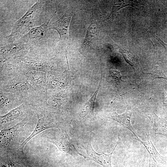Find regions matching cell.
Instances as JSON below:
<instances>
[{
    "mask_svg": "<svg viewBox=\"0 0 167 167\" xmlns=\"http://www.w3.org/2000/svg\"><path fill=\"white\" fill-rule=\"evenodd\" d=\"M49 141L56 145L60 151L67 153L74 157L82 156L83 155L76 150L65 129H59L48 137Z\"/></svg>",
    "mask_w": 167,
    "mask_h": 167,
    "instance_id": "obj_3",
    "label": "cell"
},
{
    "mask_svg": "<svg viewBox=\"0 0 167 167\" xmlns=\"http://www.w3.org/2000/svg\"><path fill=\"white\" fill-rule=\"evenodd\" d=\"M152 36H153L156 39L158 40L160 43L163 45L167 52V44L164 42L157 35L154 34L152 32L150 33Z\"/></svg>",
    "mask_w": 167,
    "mask_h": 167,
    "instance_id": "obj_26",
    "label": "cell"
},
{
    "mask_svg": "<svg viewBox=\"0 0 167 167\" xmlns=\"http://www.w3.org/2000/svg\"><path fill=\"white\" fill-rule=\"evenodd\" d=\"M138 0H115L114 1L112 11L107 18V20H109L113 18L118 11L125 7L131 6H138L144 5L143 2Z\"/></svg>",
    "mask_w": 167,
    "mask_h": 167,
    "instance_id": "obj_19",
    "label": "cell"
},
{
    "mask_svg": "<svg viewBox=\"0 0 167 167\" xmlns=\"http://www.w3.org/2000/svg\"><path fill=\"white\" fill-rule=\"evenodd\" d=\"M72 16L71 13L66 12L60 19L48 27L49 29L55 30L58 32L60 41L66 55L68 48L69 28Z\"/></svg>",
    "mask_w": 167,
    "mask_h": 167,
    "instance_id": "obj_5",
    "label": "cell"
},
{
    "mask_svg": "<svg viewBox=\"0 0 167 167\" xmlns=\"http://www.w3.org/2000/svg\"><path fill=\"white\" fill-rule=\"evenodd\" d=\"M118 141L112 152L109 154H106L104 153L99 154L95 152L93 149L91 144V139L84 147L86 152V154L84 155V158H87L97 163L103 167H112L111 159L112 155L117 146L119 143L121 139L118 138Z\"/></svg>",
    "mask_w": 167,
    "mask_h": 167,
    "instance_id": "obj_8",
    "label": "cell"
},
{
    "mask_svg": "<svg viewBox=\"0 0 167 167\" xmlns=\"http://www.w3.org/2000/svg\"><path fill=\"white\" fill-rule=\"evenodd\" d=\"M22 73L32 87L39 94L45 92L47 72L22 67Z\"/></svg>",
    "mask_w": 167,
    "mask_h": 167,
    "instance_id": "obj_6",
    "label": "cell"
},
{
    "mask_svg": "<svg viewBox=\"0 0 167 167\" xmlns=\"http://www.w3.org/2000/svg\"><path fill=\"white\" fill-rule=\"evenodd\" d=\"M162 101L164 107L167 111V93L163 88H162Z\"/></svg>",
    "mask_w": 167,
    "mask_h": 167,
    "instance_id": "obj_24",
    "label": "cell"
},
{
    "mask_svg": "<svg viewBox=\"0 0 167 167\" xmlns=\"http://www.w3.org/2000/svg\"><path fill=\"white\" fill-rule=\"evenodd\" d=\"M21 74H23L22 67L0 57V82L9 80Z\"/></svg>",
    "mask_w": 167,
    "mask_h": 167,
    "instance_id": "obj_11",
    "label": "cell"
},
{
    "mask_svg": "<svg viewBox=\"0 0 167 167\" xmlns=\"http://www.w3.org/2000/svg\"><path fill=\"white\" fill-rule=\"evenodd\" d=\"M151 74L153 79L158 78H163L167 80V76L164 74L161 68L158 66H153L150 73Z\"/></svg>",
    "mask_w": 167,
    "mask_h": 167,
    "instance_id": "obj_22",
    "label": "cell"
},
{
    "mask_svg": "<svg viewBox=\"0 0 167 167\" xmlns=\"http://www.w3.org/2000/svg\"><path fill=\"white\" fill-rule=\"evenodd\" d=\"M0 113L5 114L25 102L20 96L14 94L0 92Z\"/></svg>",
    "mask_w": 167,
    "mask_h": 167,
    "instance_id": "obj_10",
    "label": "cell"
},
{
    "mask_svg": "<svg viewBox=\"0 0 167 167\" xmlns=\"http://www.w3.org/2000/svg\"><path fill=\"white\" fill-rule=\"evenodd\" d=\"M113 43L118 48V51L122 54L125 61L133 68L135 65V61L131 53L121 46L114 42Z\"/></svg>",
    "mask_w": 167,
    "mask_h": 167,
    "instance_id": "obj_21",
    "label": "cell"
},
{
    "mask_svg": "<svg viewBox=\"0 0 167 167\" xmlns=\"http://www.w3.org/2000/svg\"><path fill=\"white\" fill-rule=\"evenodd\" d=\"M157 162L154 158L150 155L148 167H156Z\"/></svg>",
    "mask_w": 167,
    "mask_h": 167,
    "instance_id": "obj_25",
    "label": "cell"
},
{
    "mask_svg": "<svg viewBox=\"0 0 167 167\" xmlns=\"http://www.w3.org/2000/svg\"><path fill=\"white\" fill-rule=\"evenodd\" d=\"M41 2H38L29 8L26 13L15 23L11 34L8 36L11 40L21 32L26 24L33 18L35 14L41 6Z\"/></svg>",
    "mask_w": 167,
    "mask_h": 167,
    "instance_id": "obj_12",
    "label": "cell"
},
{
    "mask_svg": "<svg viewBox=\"0 0 167 167\" xmlns=\"http://www.w3.org/2000/svg\"><path fill=\"white\" fill-rule=\"evenodd\" d=\"M49 20L40 26L34 27L30 29L22 38V41H37L45 38L49 29L48 25Z\"/></svg>",
    "mask_w": 167,
    "mask_h": 167,
    "instance_id": "obj_16",
    "label": "cell"
},
{
    "mask_svg": "<svg viewBox=\"0 0 167 167\" xmlns=\"http://www.w3.org/2000/svg\"><path fill=\"white\" fill-rule=\"evenodd\" d=\"M70 82L68 73L52 71L47 72L46 88L47 90H61L66 87Z\"/></svg>",
    "mask_w": 167,
    "mask_h": 167,
    "instance_id": "obj_9",
    "label": "cell"
},
{
    "mask_svg": "<svg viewBox=\"0 0 167 167\" xmlns=\"http://www.w3.org/2000/svg\"><path fill=\"white\" fill-rule=\"evenodd\" d=\"M152 115L154 118L152 129L153 133L167 137V121L164 118L158 116L154 111Z\"/></svg>",
    "mask_w": 167,
    "mask_h": 167,
    "instance_id": "obj_18",
    "label": "cell"
},
{
    "mask_svg": "<svg viewBox=\"0 0 167 167\" xmlns=\"http://www.w3.org/2000/svg\"><path fill=\"white\" fill-rule=\"evenodd\" d=\"M29 115L13 127L9 129H3L0 132V146L4 147L6 146L16 134L18 129L23 126L31 117Z\"/></svg>",
    "mask_w": 167,
    "mask_h": 167,
    "instance_id": "obj_15",
    "label": "cell"
},
{
    "mask_svg": "<svg viewBox=\"0 0 167 167\" xmlns=\"http://www.w3.org/2000/svg\"><path fill=\"white\" fill-rule=\"evenodd\" d=\"M109 72L111 77L113 79L118 81H122L121 75L118 71L111 70H109Z\"/></svg>",
    "mask_w": 167,
    "mask_h": 167,
    "instance_id": "obj_23",
    "label": "cell"
},
{
    "mask_svg": "<svg viewBox=\"0 0 167 167\" xmlns=\"http://www.w3.org/2000/svg\"><path fill=\"white\" fill-rule=\"evenodd\" d=\"M132 114V112L127 109L124 113L120 114L117 113L115 111L112 112L108 114L107 117L125 126L133 134L135 137H137L139 135L131 123V118Z\"/></svg>",
    "mask_w": 167,
    "mask_h": 167,
    "instance_id": "obj_14",
    "label": "cell"
},
{
    "mask_svg": "<svg viewBox=\"0 0 167 167\" xmlns=\"http://www.w3.org/2000/svg\"><path fill=\"white\" fill-rule=\"evenodd\" d=\"M35 111L37 116L36 125L32 134L21 144L22 149L30 140L44 130L54 127L60 129L62 119L57 113L35 107Z\"/></svg>",
    "mask_w": 167,
    "mask_h": 167,
    "instance_id": "obj_2",
    "label": "cell"
},
{
    "mask_svg": "<svg viewBox=\"0 0 167 167\" xmlns=\"http://www.w3.org/2000/svg\"><path fill=\"white\" fill-rule=\"evenodd\" d=\"M101 79H101L97 88L92 96L82 107L79 113V115L80 117H84L88 114H93L95 100L101 85Z\"/></svg>",
    "mask_w": 167,
    "mask_h": 167,
    "instance_id": "obj_20",
    "label": "cell"
},
{
    "mask_svg": "<svg viewBox=\"0 0 167 167\" xmlns=\"http://www.w3.org/2000/svg\"><path fill=\"white\" fill-rule=\"evenodd\" d=\"M100 26L92 17L89 26L80 49V52L85 54L88 50L94 48L99 41Z\"/></svg>",
    "mask_w": 167,
    "mask_h": 167,
    "instance_id": "obj_7",
    "label": "cell"
},
{
    "mask_svg": "<svg viewBox=\"0 0 167 167\" xmlns=\"http://www.w3.org/2000/svg\"><path fill=\"white\" fill-rule=\"evenodd\" d=\"M21 43L8 45L1 48L0 57L9 61L22 57L27 51Z\"/></svg>",
    "mask_w": 167,
    "mask_h": 167,
    "instance_id": "obj_13",
    "label": "cell"
},
{
    "mask_svg": "<svg viewBox=\"0 0 167 167\" xmlns=\"http://www.w3.org/2000/svg\"><path fill=\"white\" fill-rule=\"evenodd\" d=\"M34 110V106L24 102L6 114L1 116V125L3 126L9 125L15 121L24 119L32 114Z\"/></svg>",
    "mask_w": 167,
    "mask_h": 167,
    "instance_id": "obj_4",
    "label": "cell"
},
{
    "mask_svg": "<svg viewBox=\"0 0 167 167\" xmlns=\"http://www.w3.org/2000/svg\"><path fill=\"white\" fill-rule=\"evenodd\" d=\"M0 83V92L15 94L31 104L38 95L23 74Z\"/></svg>",
    "mask_w": 167,
    "mask_h": 167,
    "instance_id": "obj_1",
    "label": "cell"
},
{
    "mask_svg": "<svg viewBox=\"0 0 167 167\" xmlns=\"http://www.w3.org/2000/svg\"><path fill=\"white\" fill-rule=\"evenodd\" d=\"M146 134L147 138V140L146 141L142 140L138 137H135L134 139L141 143L144 146L150 155L152 156L156 160L163 164L165 163L163 157L159 154L153 145L148 130H146Z\"/></svg>",
    "mask_w": 167,
    "mask_h": 167,
    "instance_id": "obj_17",
    "label": "cell"
}]
</instances>
